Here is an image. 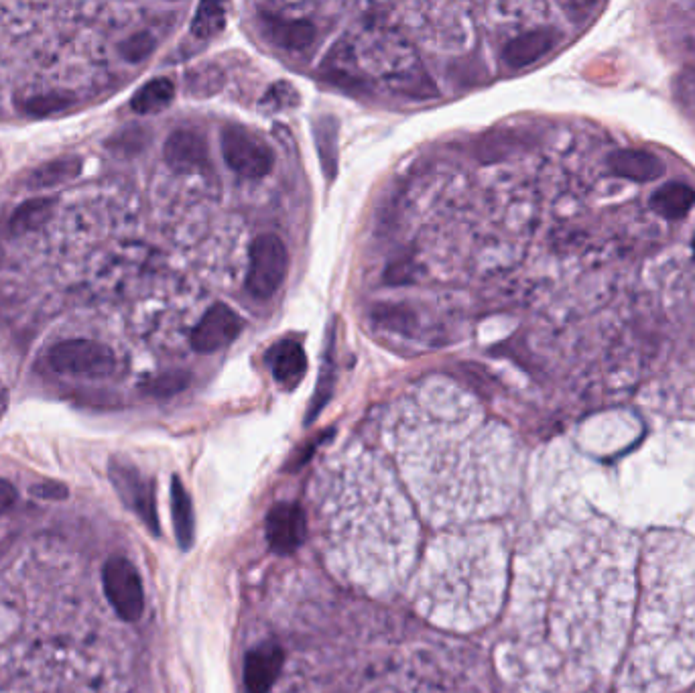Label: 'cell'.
I'll return each instance as SVG.
<instances>
[{
    "label": "cell",
    "mask_w": 695,
    "mask_h": 693,
    "mask_svg": "<svg viewBox=\"0 0 695 693\" xmlns=\"http://www.w3.org/2000/svg\"><path fill=\"white\" fill-rule=\"evenodd\" d=\"M175 98V84L169 78H153L137 90L131 108L137 114H157L165 110Z\"/></svg>",
    "instance_id": "ac0fdd59"
},
{
    "label": "cell",
    "mask_w": 695,
    "mask_h": 693,
    "mask_svg": "<svg viewBox=\"0 0 695 693\" xmlns=\"http://www.w3.org/2000/svg\"><path fill=\"white\" fill-rule=\"evenodd\" d=\"M693 255H695V236H693Z\"/></svg>",
    "instance_id": "f546056e"
},
{
    "label": "cell",
    "mask_w": 695,
    "mask_h": 693,
    "mask_svg": "<svg viewBox=\"0 0 695 693\" xmlns=\"http://www.w3.org/2000/svg\"><path fill=\"white\" fill-rule=\"evenodd\" d=\"M84 161L80 157H59L53 161L43 163L35 171L29 173L27 177V187L31 189H45V187H55L66 181H72L74 177L80 175Z\"/></svg>",
    "instance_id": "e0dca14e"
},
{
    "label": "cell",
    "mask_w": 695,
    "mask_h": 693,
    "mask_svg": "<svg viewBox=\"0 0 695 693\" xmlns=\"http://www.w3.org/2000/svg\"><path fill=\"white\" fill-rule=\"evenodd\" d=\"M693 204H695V192L681 181L665 183L651 196L653 212H657L665 220H681L683 216H687Z\"/></svg>",
    "instance_id": "9a60e30c"
},
{
    "label": "cell",
    "mask_w": 695,
    "mask_h": 693,
    "mask_svg": "<svg viewBox=\"0 0 695 693\" xmlns=\"http://www.w3.org/2000/svg\"><path fill=\"white\" fill-rule=\"evenodd\" d=\"M189 383L187 372H165L143 385V391L153 397H171L181 393Z\"/></svg>",
    "instance_id": "603a6c76"
},
{
    "label": "cell",
    "mask_w": 695,
    "mask_h": 693,
    "mask_svg": "<svg viewBox=\"0 0 695 693\" xmlns=\"http://www.w3.org/2000/svg\"><path fill=\"white\" fill-rule=\"evenodd\" d=\"M171 517H173V529L177 543L183 551L192 549L194 535H196V519H194V504L189 498V492L181 484V480L175 476L171 482Z\"/></svg>",
    "instance_id": "5bb4252c"
},
{
    "label": "cell",
    "mask_w": 695,
    "mask_h": 693,
    "mask_svg": "<svg viewBox=\"0 0 695 693\" xmlns=\"http://www.w3.org/2000/svg\"><path fill=\"white\" fill-rule=\"evenodd\" d=\"M110 482L126 507H129L143 521V525L153 535H159L161 529H159L153 482L145 478L137 466L120 458L110 460Z\"/></svg>",
    "instance_id": "5b68a950"
},
{
    "label": "cell",
    "mask_w": 695,
    "mask_h": 693,
    "mask_svg": "<svg viewBox=\"0 0 695 693\" xmlns=\"http://www.w3.org/2000/svg\"><path fill=\"white\" fill-rule=\"evenodd\" d=\"M220 143L224 161L236 175L244 179H263L273 171V149L255 133L244 129V126H224Z\"/></svg>",
    "instance_id": "3957f363"
},
{
    "label": "cell",
    "mask_w": 695,
    "mask_h": 693,
    "mask_svg": "<svg viewBox=\"0 0 695 693\" xmlns=\"http://www.w3.org/2000/svg\"><path fill=\"white\" fill-rule=\"evenodd\" d=\"M163 157L167 165L179 173L206 171L212 167L206 137L192 129L173 131L165 141Z\"/></svg>",
    "instance_id": "ba28073f"
},
{
    "label": "cell",
    "mask_w": 695,
    "mask_h": 693,
    "mask_svg": "<svg viewBox=\"0 0 695 693\" xmlns=\"http://www.w3.org/2000/svg\"><path fill=\"white\" fill-rule=\"evenodd\" d=\"M31 492L37 496V498H45V500H61V498H66L68 496V488L55 482V480H47V482H41V484H35L31 488Z\"/></svg>",
    "instance_id": "4316f807"
},
{
    "label": "cell",
    "mask_w": 695,
    "mask_h": 693,
    "mask_svg": "<svg viewBox=\"0 0 695 693\" xmlns=\"http://www.w3.org/2000/svg\"><path fill=\"white\" fill-rule=\"evenodd\" d=\"M7 407H9V391L3 383H0V419H3V415L7 413Z\"/></svg>",
    "instance_id": "f1b7e54d"
},
{
    "label": "cell",
    "mask_w": 695,
    "mask_h": 693,
    "mask_svg": "<svg viewBox=\"0 0 695 693\" xmlns=\"http://www.w3.org/2000/svg\"><path fill=\"white\" fill-rule=\"evenodd\" d=\"M283 669V651L273 643H263L248 651L244 659V685L248 693H269Z\"/></svg>",
    "instance_id": "30bf717a"
},
{
    "label": "cell",
    "mask_w": 695,
    "mask_h": 693,
    "mask_svg": "<svg viewBox=\"0 0 695 693\" xmlns=\"http://www.w3.org/2000/svg\"><path fill=\"white\" fill-rule=\"evenodd\" d=\"M675 98L677 102L687 110L695 114V70L693 68H685L677 74L675 84Z\"/></svg>",
    "instance_id": "484cf974"
},
{
    "label": "cell",
    "mask_w": 695,
    "mask_h": 693,
    "mask_svg": "<svg viewBox=\"0 0 695 693\" xmlns=\"http://www.w3.org/2000/svg\"><path fill=\"white\" fill-rule=\"evenodd\" d=\"M47 362L59 374L94 378V381L110 378L118 368L116 354L110 346L86 338L57 342L49 348Z\"/></svg>",
    "instance_id": "6da1fadb"
},
{
    "label": "cell",
    "mask_w": 695,
    "mask_h": 693,
    "mask_svg": "<svg viewBox=\"0 0 695 693\" xmlns=\"http://www.w3.org/2000/svg\"><path fill=\"white\" fill-rule=\"evenodd\" d=\"M315 145L324 173L332 181L338 173V120L334 116H322L315 122Z\"/></svg>",
    "instance_id": "d6986e66"
},
{
    "label": "cell",
    "mask_w": 695,
    "mask_h": 693,
    "mask_svg": "<svg viewBox=\"0 0 695 693\" xmlns=\"http://www.w3.org/2000/svg\"><path fill=\"white\" fill-rule=\"evenodd\" d=\"M57 200L55 198H33L23 202L11 216L9 220V230L15 236H23L29 232L39 230L41 226H45L53 212H55Z\"/></svg>",
    "instance_id": "2e32d148"
},
{
    "label": "cell",
    "mask_w": 695,
    "mask_h": 693,
    "mask_svg": "<svg viewBox=\"0 0 695 693\" xmlns=\"http://www.w3.org/2000/svg\"><path fill=\"white\" fill-rule=\"evenodd\" d=\"M15 502H17V490H15V486H13L9 480L0 478V513L9 511Z\"/></svg>",
    "instance_id": "83f0119b"
},
{
    "label": "cell",
    "mask_w": 695,
    "mask_h": 693,
    "mask_svg": "<svg viewBox=\"0 0 695 693\" xmlns=\"http://www.w3.org/2000/svg\"><path fill=\"white\" fill-rule=\"evenodd\" d=\"M289 271V252L277 234H261L250 244L246 291L255 299L273 297Z\"/></svg>",
    "instance_id": "7a4b0ae2"
},
{
    "label": "cell",
    "mask_w": 695,
    "mask_h": 693,
    "mask_svg": "<svg viewBox=\"0 0 695 693\" xmlns=\"http://www.w3.org/2000/svg\"><path fill=\"white\" fill-rule=\"evenodd\" d=\"M557 43L553 29H535L511 39L502 49V61L511 70H523L547 55Z\"/></svg>",
    "instance_id": "7c38bea8"
},
{
    "label": "cell",
    "mask_w": 695,
    "mask_h": 693,
    "mask_svg": "<svg viewBox=\"0 0 695 693\" xmlns=\"http://www.w3.org/2000/svg\"><path fill=\"white\" fill-rule=\"evenodd\" d=\"M299 104V94L289 82H277L269 88V92L263 98V106L281 110V108H293Z\"/></svg>",
    "instance_id": "d4e9b609"
},
{
    "label": "cell",
    "mask_w": 695,
    "mask_h": 693,
    "mask_svg": "<svg viewBox=\"0 0 695 693\" xmlns=\"http://www.w3.org/2000/svg\"><path fill=\"white\" fill-rule=\"evenodd\" d=\"M265 39L287 53H303L315 41V27L303 19H285L279 15L265 13L259 19Z\"/></svg>",
    "instance_id": "9c48e42d"
},
{
    "label": "cell",
    "mask_w": 695,
    "mask_h": 693,
    "mask_svg": "<svg viewBox=\"0 0 695 693\" xmlns=\"http://www.w3.org/2000/svg\"><path fill=\"white\" fill-rule=\"evenodd\" d=\"M334 338L332 342H328V350H326V356H324V364H322V370H320V383H318V389H315V395H313V401L309 403V411H307V417L305 421L311 423L313 419H318V415L322 413V409L328 405L330 397H332V389H334Z\"/></svg>",
    "instance_id": "44dd1931"
},
{
    "label": "cell",
    "mask_w": 695,
    "mask_h": 693,
    "mask_svg": "<svg viewBox=\"0 0 695 693\" xmlns=\"http://www.w3.org/2000/svg\"><path fill=\"white\" fill-rule=\"evenodd\" d=\"M76 104V96L66 90H47L41 94L27 96L21 102V110L29 116H51L57 112H66Z\"/></svg>",
    "instance_id": "ffe728a7"
},
{
    "label": "cell",
    "mask_w": 695,
    "mask_h": 693,
    "mask_svg": "<svg viewBox=\"0 0 695 693\" xmlns=\"http://www.w3.org/2000/svg\"><path fill=\"white\" fill-rule=\"evenodd\" d=\"M102 586L108 602L124 622H137L145 610V590L131 559L114 555L102 570Z\"/></svg>",
    "instance_id": "277c9868"
},
{
    "label": "cell",
    "mask_w": 695,
    "mask_h": 693,
    "mask_svg": "<svg viewBox=\"0 0 695 693\" xmlns=\"http://www.w3.org/2000/svg\"><path fill=\"white\" fill-rule=\"evenodd\" d=\"M226 27V13L222 5L216 3H202L194 15L192 21V33L202 39H214L218 33H222V29Z\"/></svg>",
    "instance_id": "7402d4cb"
},
{
    "label": "cell",
    "mask_w": 695,
    "mask_h": 693,
    "mask_svg": "<svg viewBox=\"0 0 695 693\" xmlns=\"http://www.w3.org/2000/svg\"><path fill=\"white\" fill-rule=\"evenodd\" d=\"M307 535V521L299 504L279 502L267 517V541L279 555L297 551Z\"/></svg>",
    "instance_id": "52a82bcc"
},
{
    "label": "cell",
    "mask_w": 695,
    "mask_h": 693,
    "mask_svg": "<svg viewBox=\"0 0 695 693\" xmlns=\"http://www.w3.org/2000/svg\"><path fill=\"white\" fill-rule=\"evenodd\" d=\"M244 330L240 315L226 303H214L192 332V348L200 354H212L230 346Z\"/></svg>",
    "instance_id": "8992f818"
},
{
    "label": "cell",
    "mask_w": 695,
    "mask_h": 693,
    "mask_svg": "<svg viewBox=\"0 0 695 693\" xmlns=\"http://www.w3.org/2000/svg\"><path fill=\"white\" fill-rule=\"evenodd\" d=\"M608 167L614 175L633 179L639 183L655 181V179L663 177V173H665V165L661 163L659 157H655L649 151H639V149L614 151L608 157Z\"/></svg>",
    "instance_id": "4fadbf2b"
},
{
    "label": "cell",
    "mask_w": 695,
    "mask_h": 693,
    "mask_svg": "<svg viewBox=\"0 0 695 693\" xmlns=\"http://www.w3.org/2000/svg\"><path fill=\"white\" fill-rule=\"evenodd\" d=\"M267 362L277 385L283 387L285 391H293L303 381V376L307 372V356L301 344L295 340L277 342L269 350Z\"/></svg>",
    "instance_id": "8fae6325"
},
{
    "label": "cell",
    "mask_w": 695,
    "mask_h": 693,
    "mask_svg": "<svg viewBox=\"0 0 695 693\" xmlns=\"http://www.w3.org/2000/svg\"><path fill=\"white\" fill-rule=\"evenodd\" d=\"M153 49H155V39H153L151 33H145V31L137 33V35H133L129 39H124L120 43V47H118L120 55L126 61H133V63L147 59L153 53Z\"/></svg>",
    "instance_id": "cb8c5ba5"
}]
</instances>
